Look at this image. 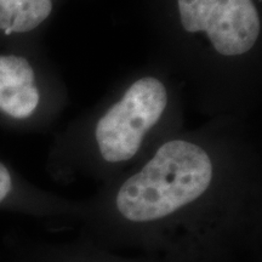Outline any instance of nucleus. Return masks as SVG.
<instances>
[{"label": "nucleus", "instance_id": "obj_2", "mask_svg": "<svg viewBox=\"0 0 262 262\" xmlns=\"http://www.w3.org/2000/svg\"><path fill=\"white\" fill-rule=\"evenodd\" d=\"M185 127V93L155 62L129 74L101 102L57 134L55 148L81 150L106 165L148 155Z\"/></svg>", "mask_w": 262, "mask_h": 262}, {"label": "nucleus", "instance_id": "obj_4", "mask_svg": "<svg viewBox=\"0 0 262 262\" xmlns=\"http://www.w3.org/2000/svg\"><path fill=\"white\" fill-rule=\"evenodd\" d=\"M68 0H0V49L39 44L41 33Z\"/></svg>", "mask_w": 262, "mask_h": 262}, {"label": "nucleus", "instance_id": "obj_1", "mask_svg": "<svg viewBox=\"0 0 262 262\" xmlns=\"http://www.w3.org/2000/svg\"><path fill=\"white\" fill-rule=\"evenodd\" d=\"M159 60L209 118L253 120L262 96V0H155Z\"/></svg>", "mask_w": 262, "mask_h": 262}, {"label": "nucleus", "instance_id": "obj_3", "mask_svg": "<svg viewBox=\"0 0 262 262\" xmlns=\"http://www.w3.org/2000/svg\"><path fill=\"white\" fill-rule=\"evenodd\" d=\"M67 104L63 80L39 44L0 49V126L44 130Z\"/></svg>", "mask_w": 262, "mask_h": 262}, {"label": "nucleus", "instance_id": "obj_5", "mask_svg": "<svg viewBox=\"0 0 262 262\" xmlns=\"http://www.w3.org/2000/svg\"><path fill=\"white\" fill-rule=\"evenodd\" d=\"M39 204L40 202L35 193L26 189L25 183L18 181L16 173L6 164L0 162V208H35Z\"/></svg>", "mask_w": 262, "mask_h": 262}]
</instances>
